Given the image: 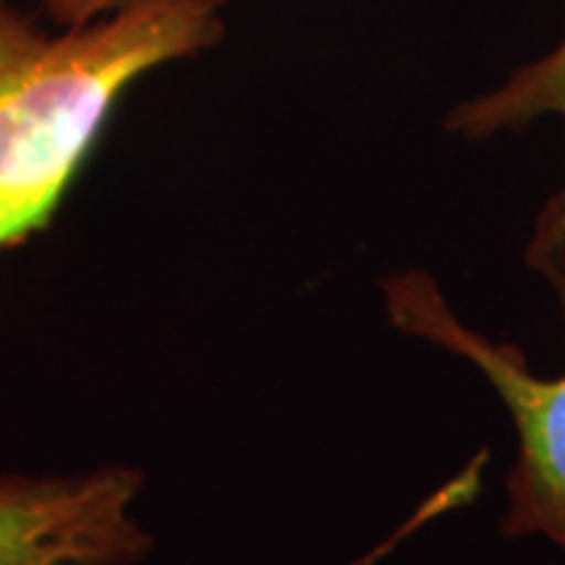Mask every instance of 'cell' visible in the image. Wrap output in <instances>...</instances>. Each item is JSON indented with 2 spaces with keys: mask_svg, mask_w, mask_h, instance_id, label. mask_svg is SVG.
Segmentation results:
<instances>
[{
  "mask_svg": "<svg viewBox=\"0 0 565 565\" xmlns=\"http://www.w3.org/2000/svg\"><path fill=\"white\" fill-rule=\"evenodd\" d=\"M228 0H131L51 32L0 0V252L45 231L141 76L225 38Z\"/></svg>",
  "mask_w": 565,
  "mask_h": 565,
  "instance_id": "6da1fadb",
  "label": "cell"
},
{
  "mask_svg": "<svg viewBox=\"0 0 565 565\" xmlns=\"http://www.w3.org/2000/svg\"><path fill=\"white\" fill-rule=\"evenodd\" d=\"M380 288L398 333L475 366L511 414L519 445L500 532L508 540L542 536L565 550V374L540 377L519 345L471 328L427 270L393 273Z\"/></svg>",
  "mask_w": 565,
  "mask_h": 565,
  "instance_id": "7a4b0ae2",
  "label": "cell"
},
{
  "mask_svg": "<svg viewBox=\"0 0 565 565\" xmlns=\"http://www.w3.org/2000/svg\"><path fill=\"white\" fill-rule=\"evenodd\" d=\"M141 475L0 479V565H137L152 550L131 505Z\"/></svg>",
  "mask_w": 565,
  "mask_h": 565,
  "instance_id": "3957f363",
  "label": "cell"
},
{
  "mask_svg": "<svg viewBox=\"0 0 565 565\" xmlns=\"http://www.w3.org/2000/svg\"><path fill=\"white\" fill-rule=\"evenodd\" d=\"M542 118L565 121V32L542 58L513 68L498 87L454 105L443 126L461 139L487 141L526 131ZM524 259L553 286L565 320V189L542 212Z\"/></svg>",
  "mask_w": 565,
  "mask_h": 565,
  "instance_id": "277c9868",
  "label": "cell"
},
{
  "mask_svg": "<svg viewBox=\"0 0 565 565\" xmlns=\"http://www.w3.org/2000/svg\"><path fill=\"white\" fill-rule=\"evenodd\" d=\"M40 3L55 26H76L121 9L131 0H40Z\"/></svg>",
  "mask_w": 565,
  "mask_h": 565,
  "instance_id": "5b68a950",
  "label": "cell"
}]
</instances>
